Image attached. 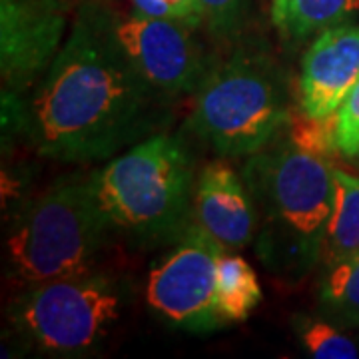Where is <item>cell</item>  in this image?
Returning <instances> with one entry per match:
<instances>
[{
  "label": "cell",
  "mask_w": 359,
  "mask_h": 359,
  "mask_svg": "<svg viewBox=\"0 0 359 359\" xmlns=\"http://www.w3.org/2000/svg\"><path fill=\"white\" fill-rule=\"evenodd\" d=\"M112 11L96 0L78 6L70 32L25 106L22 128L40 156L56 162L106 160L148 138L160 98L120 48Z\"/></svg>",
  "instance_id": "1"
},
{
  "label": "cell",
  "mask_w": 359,
  "mask_h": 359,
  "mask_svg": "<svg viewBox=\"0 0 359 359\" xmlns=\"http://www.w3.org/2000/svg\"><path fill=\"white\" fill-rule=\"evenodd\" d=\"M242 178L256 205L259 262L278 278L302 280L323 256L335 205V168L287 140L250 156Z\"/></svg>",
  "instance_id": "2"
},
{
  "label": "cell",
  "mask_w": 359,
  "mask_h": 359,
  "mask_svg": "<svg viewBox=\"0 0 359 359\" xmlns=\"http://www.w3.org/2000/svg\"><path fill=\"white\" fill-rule=\"evenodd\" d=\"M90 180L112 228L136 244H176L192 224L194 164L180 136H148Z\"/></svg>",
  "instance_id": "3"
},
{
  "label": "cell",
  "mask_w": 359,
  "mask_h": 359,
  "mask_svg": "<svg viewBox=\"0 0 359 359\" xmlns=\"http://www.w3.org/2000/svg\"><path fill=\"white\" fill-rule=\"evenodd\" d=\"M194 94L188 128L222 156L264 150L292 114L282 68L250 46L210 66Z\"/></svg>",
  "instance_id": "4"
},
{
  "label": "cell",
  "mask_w": 359,
  "mask_h": 359,
  "mask_svg": "<svg viewBox=\"0 0 359 359\" xmlns=\"http://www.w3.org/2000/svg\"><path fill=\"white\" fill-rule=\"evenodd\" d=\"M112 230L92 180H62L14 218L6 238L11 273L34 285L92 271Z\"/></svg>",
  "instance_id": "5"
},
{
  "label": "cell",
  "mask_w": 359,
  "mask_h": 359,
  "mask_svg": "<svg viewBox=\"0 0 359 359\" xmlns=\"http://www.w3.org/2000/svg\"><path fill=\"white\" fill-rule=\"evenodd\" d=\"M130 285L104 271L26 285L8 304V321L30 349L48 358H88L120 323Z\"/></svg>",
  "instance_id": "6"
},
{
  "label": "cell",
  "mask_w": 359,
  "mask_h": 359,
  "mask_svg": "<svg viewBox=\"0 0 359 359\" xmlns=\"http://www.w3.org/2000/svg\"><path fill=\"white\" fill-rule=\"evenodd\" d=\"M226 250L196 222L150 269L146 302L168 325L208 334L226 325L216 302L218 262Z\"/></svg>",
  "instance_id": "7"
},
{
  "label": "cell",
  "mask_w": 359,
  "mask_h": 359,
  "mask_svg": "<svg viewBox=\"0 0 359 359\" xmlns=\"http://www.w3.org/2000/svg\"><path fill=\"white\" fill-rule=\"evenodd\" d=\"M112 34L134 68L166 96L196 92L210 70L204 46L192 26L134 11L110 14Z\"/></svg>",
  "instance_id": "8"
},
{
  "label": "cell",
  "mask_w": 359,
  "mask_h": 359,
  "mask_svg": "<svg viewBox=\"0 0 359 359\" xmlns=\"http://www.w3.org/2000/svg\"><path fill=\"white\" fill-rule=\"evenodd\" d=\"M72 0H0L2 102L25 104L65 44Z\"/></svg>",
  "instance_id": "9"
},
{
  "label": "cell",
  "mask_w": 359,
  "mask_h": 359,
  "mask_svg": "<svg viewBox=\"0 0 359 359\" xmlns=\"http://www.w3.org/2000/svg\"><path fill=\"white\" fill-rule=\"evenodd\" d=\"M358 80L359 25L330 26L302 58L299 106L316 118L335 114Z\"/></svg>",
  "instance_id": "10"
},
{
  "label": "cell",
  "mask_w": 359,
  "mask_h": 359,
  "mask_svg": "<svg viewBox=\"0 0 359 359\" xmlns=\"http://www.w3.org/2000/svg\"><path fill=\"white\" fill-rule=\"evenodd\" d=\"M194 219L226 252L240 250L256 240L254 200L244 178L224 162L208 164L196 180Z\"/></svg>",
  "instance_id": "11"
},
{
  "label": "cell",
  "mask_w": 359,
  "mask_h": 359,
  "mask_svg": "<svg viewBox=\"0 0 359 359\" xmlns=\"http://www.w3.org/2000/svg\"><path fill=\"white\" fill-rule=\"evenodd\" d=\"M359 254V176L335 168V205L325 242L323 268L330 269Z\"/></svg>",
  "instance_id": "12"
},
{
  "label": "cell",
  "mask_w": 359,
  "mask_h": 359,
  "mask_svg": "<svg viewBox=\"0 0 359 359\" xmlns=\"http://www.w3.org/2000/svg\"><path fill=\"white\" fill-rule=\"evenodd\" d=\"M262 287L254 268L244 257L224 252L218 262L216 302L222 320L228 323H242L262 304Z\"/></svg>",
  "instance_id": "13"
},
{
  "label": "cell",
  "mask_w": 359,
  "mask_h": 359,
  "mask_svg": "<svg viewBox=\"0 0 359 359\" xmlns=\"http://www.w3.org/2000/svg\"><path fill=\"white\" fill-rule=\"evenodd\" d=\"M359 13V0H285L273 22L294 39H309L321 30L349 22Z\"/></svg>",
  "instance_id": "14"
},
{
  "label": "cell",
  "mask_w": 359,
  "mask_h": 359,
  "mask_svg": "<svg viewBox=\"0 0 359 359\" xmlns=\"http://www.w3.org/2000/svg\"><path fill=\"white\" fill-rule=\"evenodd\" d=\"M320 304L325 316L337 323L359 327V254L325 269Z\"/></svg>",
  "instance_id": "15"
},
{
  "label": "cell",
  "mask_w": 359,
  "mask_h": 359,
  "mask_svg": "<svg viewBox=\"0 0 359 359\" xmlns=\"http://www.w3.org/2000/svg\"><path fill=\"white\" fill-rule=\"evenodd\" d=\"M335 120H337L335 114L316 118L299 108V112L290 114L285 126L290 134V142L297 150L330 162L339 152L335 140Z\"/></svg>",
  "instance_id": "16"
},
{
  "label": "cell",
  "mask_w": 359,
  "mask_h": 359,
  "mask_svg": "<svg viewBox=\"0 0 359 359\" xmlns=\"http://www.w3.org/2000/svg\"><path fill=\"white\" fill-rule=\"evenodd\" d=\"M299 339L311 358L318 359H355L359 358L358 346L339 332L334 323L313 318H294Z\"/></svg>",
  "instance_id": "17"
},
{
  "label": "cell",
  "mask_w": 359,
  "mask_h": 359,
  "mask_svg": "<svg viewBox=\"0 0 359 359\" xmlns=\"http://www.w3.org/2000/svg\"><path fill=\"white\" fill-rule=\"evenodd\" d=\"M252 0H200L204 26L216 39H233L244 28Z\"/></svg>",
  "instance_id": "18"
},
{
  "label": "cell",
  "mask_w": 359,
  "mask_h": 359,
  "mask_svg": "<svg viewBox=\"0 0 359 359\" xmlns=\"http://www.w3.org/2000/svg\"><path fill=\"white\" fill-rule=\"evenodd\" d=\"M335 140L339 154L359 156V80L335 112Z\"/></svg>",
  "instance_id": "19"
},
{
  "label": "cell",
  "mask_w": 359,
  "mask_h": 359,
  "mask_svg": "<svg viewBox=\"0 0 359 359\" xmlns=\"http://www.w3.org/2000/svg\"><path fill=\"white\" fill-rule=\"evenodd\" d=\"M132 4L136 11L154 18L178 20L192 28L204 26L200 0H132Z\"/></svg>",
  "instance_id": "20"
},
{
  "label": "cell",
  "mask_w": 359,
  "mask_h": 359,
  "mask_svg": "<svg viewBox=\"0 0 359 359\" xmlns=\"http://www.w3.org/2000/svg\"><path fill=\"white\" fill-rule=\"evenodd\" d=\"M283 4H285V0H273V11H271V13H278V11H282Z\"/></svg>",
  "instance_id": "21"
}]
</instances>
